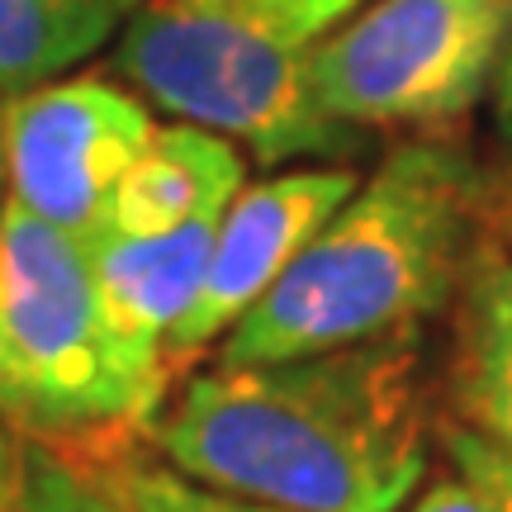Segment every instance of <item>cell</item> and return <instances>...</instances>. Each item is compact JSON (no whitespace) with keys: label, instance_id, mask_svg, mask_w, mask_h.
I'll return each mask as SVG.
<instances>
[{"label":"cell","instance_id":"6da1fadb","mask_svg":"<svg viewBox=\"0 0 512 512\" xmlns=\"http://www.w3.org/2000/svg\"><path fill=\"white\" fill-rule=\"evenodd\" d=\"M418 342L214 366L166 394L147 441L176 475L285 512H403L427 479Z\"/></svg>","mask_w":512,"mask_h":512},{"label":"cell","instance_id":"7a4b0ae2","mask_svg":"<svg viewBox=\"0 0 512 512\" xmlns=\"http://www.w3.org/2000/svg\"><path fill=\"white\" fill-rule=\"evenodd\" d=\"M489 185L432 138L394 147L285 275L219 342V366H271L323 351L408 342L460 290L484 238Z\"/></svg>","mask_w":512,"mask_h":512},{"label":"cell","instance_id":"3957f363","mask_svg":"<svg viewBox=\"0 0 512 512\" xmlns=\"http://www.w3.org/2000/svg\"><path fill=\"white\" fill-rule=\"evenodd\" d=\"M166 394V366L105 309L91 252L24 204H0V422L72 470H105L133 456Z\"/></svg>","mask_w":512,"mask_h":512},{"label":"cell","instance_id":"277c9868","mask_svg":"<svg viewBox=\"0 0 512 512\" xmlns=\"http://www.w3.org/2000/svg\"><path fill=\"white\" fill-rule=\"evenodd\" d=\"M304 53L242 0H143L114 38L110 72L143 105L247 147L261 166H347L366 133L313 110Z\"/></svg>","mask_w":512,"mask_h":512},{"label":"cell","instance_id":"5b68a950","mask_svg":"<svg viewBox=\"0 0 512 512\" xmlns=\"http://www.w3.org/2000/svg\"><path fill=\"white\" fill-rule=\"evenodd\" d=\"M512 0H370L309 43L313 110L356 133H446L494 91Z\"/></svg>","mask_w":512,"mask_h":512},{"label":"cell","instance_id":"8992f818","mask_svg":"<svg viewBox=\"0 0 512 512\" xmlns=\"http://www.w3.org/2000/svg\"><path fill=\"white\" fill-rule=\"evenodd\" d=\"M152 114L114 76H57L0 110V162L10 200L81 247L110 233V204L152 143Z\"/></svg>","mask_w":512,"mask_h":512},{"label":"cell","instance_id":"52a82bcc","mask_svg":"<svg viewBox=\"0 0 512 512\" xmlns=\"http://www.w3.org/2000/svg\"><path fill=\"white\" fill-rule=\"evenodd\" d=\"M356 185H361L356 166L337 162L290 166L280 176L242 185L219 219L200 299L162 351L171 380L195 356L219 347L223 332L285 275V266L309 247L313 233L356 195Z\"/></svg>","mask_w":512,"mask_h":512},{"label":"cell","instance_id":"ba28073f","mask_svg":"<svg viewBox=\"0 0 512 512\" xmlns=\"http://www.w3.org/2000/svg\"><path fill=\"white\" fill-rule=\"evenodd\" d=\"M219 219H195L176 233H162V238L105 233L95 247H86L110 318L133 347H143L157 361H162L171 332L181 328L185 313L200 299Z\"/></svg>","mask_w":512,"mask_h":512},{"label":"cell","instance_id":"9c48e42d","mask_svg":"<svg viewBox=\"0 0 512 512\" xmlns=\"http://www.w3.org/2000/svg\"><path fill=\"white\" fill-rule=\"evenodd\" d=\"M247 181L238 147L195 124H166L114 190L110 233L162 238L195 219H219Z\"/></svg>","mask_w":512,"mask_h":512},{"label":"cell","instance_id":"30bf717a","mask_svg":"<svg viewBox=\"0 0 512 512\" xmlns=\"http://www.w3.org/2000/svg\"><path fill=\"white\" fill-rule=\"evenodd\" d=\"M451 403L460 427L512 456V252L489 233L456 290Z\"/></svg>","mask_w":512,"mask_h":512},{"label":"cell","instance_id":"8fae6325","mask_svg":"<svg viewBox=\"0 0 512 512\" xmlns=\"http://www.w3.org/2000/svg\"><path fill=\"white\" fill-rule=\"evenodd\" d=\"M143 0H0V95L34 91L119 38Z\"/></svg>","mask_w":512,"mask_h":512},{"label":"cell","instance_id":"7c38bea8","mask_svg":"<svg viewBox=\"0 0 512 512\" xmlns=\"http://www.w3.org/2000/svg\"><path fill=\"white\" fill-rule=\"evenodd\" d=\"M95 479L105 494L114 498L119 512H285L271 508V503H256V498H238L223 494V489H209V484H195V479L176 475L171 465H157V460L143 456H124L95 470Z\"/></svg>","mask_w":512,"mask_h":512},{"label":"cell","instance_id":"4fadbf2b","mask_svg":"<svg viewBox=\"0 0 512 512\" xmlns=\"http://www.w3.org/2000/svg\"><path fill=\"white\" fill-rule=\"evenodd\" d=\"M81 470L0 422V512H72Z\"/></svg>","mask_w":512,"mask_h":512},{"label":"cell","instance_id":"5bb4252c","mask_svg":"<svg viewBox=\"0 0 512 512\" xmlns=\"http://www.w3.org/2000/svg\"><path fill=\"white\" fill-rule=\"evenodd\" d=\"M441 441H446L451 470H456L470 489H479L494 512H512V456L508 451H498L494 441L475 437V432L460 427V422H446Z\"/></svg>","mask_w":512,"mask_h":512},{"label":"cell","instance_id":"9a60e30c","mask_svg":"<svg viewBox=\"0 0 512 512\" xmlns=\"http://www.w3.org/2000/svg\"><path fill=\"white\" fill-rule=\"evenodd\" d=\"M271 34H280L294 48H309L337 24H347L356 10H366L370 0H242Z\"/></svg>","mask_w":512,"mask_h":512},{"label":"cell","instance_id":"2e32d148","mask_svg":"<svg viewBox=\"0 0 512 512\" xmlns=\"http://www.w3.org/2000/svg\"><path fill=\"white\" fill-rule=\"evenodd\" d=\"M408 512H494V508H489L484 494L470 489L456 470H446V475H437L418 498H413V508Z\"/></svg>","mask_w":512,"mask_h":512},{"label":"cell","instance_id":"e0dca14e","mask_svg":"<svg viewBox=\"0 0 512 512\" xmlns=\"http://www.w3.org/2000/svg\"><path fill=\"white\" fill-rule=\"evenodd\" d=\"M494 124L512 157V34H508V48H503V62H498V76H494Z\"/></svg>","mask_w":512,"mask_h":512},{"label":"cell","instance_id":"ac0fdd59","mask_svg":"<svg viewBox=\"0 0 512 512\" xmlns=\"http://www.w3.org/2000/svg\"><path fill=\"white\" fill-rule=\"evenodd\" d=\"M72 512H119L114 508V498L95 484V479H81V489H76V503H72Z\"/></svg>","mask_w":512,"mask_h":512},{"label":"cell","instance_id":"d6986e66","mask_svg":"<svg viewBox=\"0 0 512 512\" xmlns=\"http://www.w3.org/2000/svg\"><path fill=\"white\" fill-rule=\"evenodd\" d=\"M503 247H508V252H512V214H508V219H503Z\"/></svg>","mask_w":512,"mask_h":512},{"label":"cell","instance_id":"ffe728a7","mask_svg":"<svg viewBox=\"0 0 512 512\" xmlns=\"http://www.w3.org/2000/svg\"><path fill=\"white\" fill-rule=\"evenodd\" d=\"M0 176H5V162H0Z\"/></svg>","mask_w":512,"mask_h":512}]
</instances>
